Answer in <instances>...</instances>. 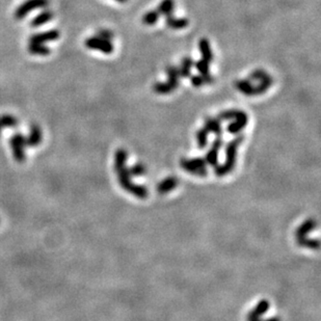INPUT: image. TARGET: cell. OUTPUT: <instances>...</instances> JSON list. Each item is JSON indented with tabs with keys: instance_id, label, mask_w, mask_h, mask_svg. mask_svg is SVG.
<instances>
[{
	"instance_id": "obj_15",
	"label": "cell",
	"mask_w": 321,
	"mask_h": 321,
	"mask_svg": "<svg viewBox=\"0 0 321 321\" xmlns=\"http://www.w3.org/2000/svg\"><path fill=\"white\" fill-rule=\"evenodd\" d=\"M165 23L167 27L173 28V30H183L188 25L190 21L185 18H175L173 15H168L166 16Z\"/></svg>"
},
{
	"instance_id": "obj_10",
	"label": "cell",
	"mask_w": 321,
	"mask_h": 321,
	"mask_svg": "<svg viewBox=\"0 0 321 321\" xmlns=\"http://www.w3.org/2000/svg\"><path fill=\"white\" fill-rule=\"evenodd\" d=\"M235 121L233 123H231V124L228 125V127H226V131L229 132V133H232V134H236V133H239V132L248 125V121H249V118H248V115L245 112H243L242 115L238 118H236L234 119Z\"/></svg>"
},
{
	"instance_id": "obj_35",
	"label": "cell",
	"mask_w": 321,
	"mask_h": 321,
	"mask_svg": "<svg viewBox=\"0 0 321 321\" xmlns=\"http://www.w3.org/2000/svg\"><path fill=\"white\" fill-rule=\"evenodd\" d=\"M116 1H118V2H121V3H124V2H126V1H127V0H116Z\"/></svg>"
},
{
	"instance_id": "obj_19",
	"label": "cell",
	"mask_w": 321,
	"mask_h": 321,
	"mask_svg": "<svg viewBox=\"0 0 321 321\" xmlns=\"http://www.w3.org/2000/svg\"><path fill=\"white\" fill-rule=\"evenodd\" d=\"M19 122L16 117L11 115H2L0 116V135L3 128H16Z\"/></svg>"
},
{
	"instance_id": "obj_4",
	"label": "cell",
	"mask_w": 321,
	"mask_h": 321,
	"mask_svg": "<svg viewBox=\"0 0 321 321\" xmlns=\"http://www.w3.org/2000/svg\"><path fill=\"white\" fill-rule=\"evenodd\" d=\"M49 0H26L25 2L19 5L15 11V18L17 20H22L31 12L37 8H46L49 5Z\"/></svg>"
},
{
	"instance_id": "obj_16",
	"label": "cell",
	"mask_w": 321,
	"mask_h": 321,
	"mask_svg": "<svg viewBox=\"0 0 321 321\" xmlns=\"http://www.w3.org/2000/svg\"><path fill=\"white\" fill-rule=\"evenodd\" d=\"M165 72L167 75V82L176 90L179 87V68L176 65H167L165 68Z\"/></svg>"
},
{
	"instance_id": "obj_8",
	"label": "cell",
	"mask_w": 321,
	"mask_h": 321,
	"mask_svg": "<svg viewBox=\"0 0 321 321\" xmlns=\"http://www.w3.org/2000/svg\"><path fill=\"white\" fill-rule=\"evenodd\" d=\"M224 144V140L221 136H217L216 139L213 141L211 149L208 151V153L206 154L204 158L206 163H208L212 166H217V161H219V151Z\"/></svg>"
},
{
	"instance_id": "obj_23",
	"label": "cell",
	"mask_w": 321,
	"mask_h": 321,
	"mask_svg": "<svg viewBox=\"0 0 321 321\" xmlns=\"http://www.w3.org/2000/svg\"><path fill=\"white\" fill-rule=\"evenodd\" d=\"M272 82H273V79L271 76H268L266 79L260 81L258 86L253 87V95L252 96H258V95H261V94H263V93H265L268 90V88L271 86Z\"/></svg>"
},
{
	"instance_id": "obj_6",
	"label": "cell",
	"mask_w": 321,
	"mask_h": 321,
	"mask_svg": "<svg viewBox=\"0 0 321 321\" xmlns=\"http://www.w3.org/2000/svg\"><path fill=\"white\" fill-rule=\"evenodd\" d=\"M84 45H86V47L89 49L98 50V51H101L105 54L112 53L113 49H115L110 41L100 39V37H98L97 35L88 37L86 42H84Z\"/></svg>"
},
{
	"instance_id": "obj_5",
	"label": "cell",
	"mask_w": 321,
	"mask_h": 321,
	"mask_svg": "<svg viewBox=\"0 0 321 321\" xmlns=\"http://www.w3.org/2000/svg\"><path fill=\"white\" fill-rule=\"evenodd\" d=\"M206 161L203 158H194V159H182L181 160V166L185 171L190 172L193 175L197 176H206L207 175V168H206Z\"/></svg>"
},
{
	"instance_id": "obj_18",
	"label": "cell",
	"mask_w": 321,
	"mask_h": 321,
	"mask_svg": "<svg viewBox=\"0 0 321 321\" xmlns=\"http://www.w3.org/2000/svg\"><path fill=\"white\" fill-rule=\"evenodd\" d=\"M192 84L195 88H200L202 86H205V84H211L214 82V77L211 76L210 74L207 75H193L191 78Z\"/></svg>"
},
{
	"instance_id": "obj_17",
	"label": "cell",
	"mask_w": 321,
	"mask_h": 321,
	"mask_svg": "<svg viewBox=\"0 0 321 321\" xmlns=\"http://www.w3.org/2000/svg\"><path fill=\"white\" fill-rule=\"evenodd\" d=\"M269 308V304L267 300H261L260 303L257 305V307L255 308L252 312L249 315V321L251 320H256L259 319L262 315L265 314L267 312V310Z\"/></svg>"
},
{
	"instance_id": "obj_3",
	"label": "cell",
	"mask_w": 321,
	"mask_h": 321,
	"mask_svg": "<svg viewBox=\"0 0 321 321\" xmlns=\"http://www.w3.org/2000/svg\"><path fill=\"white\" fill-rule=\"evenodd\" d=\"M9 146H11L13 156L16 161L24 162L26 159L25 150L27 148L26 137L21 133H16L9 139Z\"/></svg>"
},
{
	"instance_id": "obj_1",
	"label": "cell",
	"mask_w": 321,
	"mask_h": 321,
	"mask_svg": "<svg viewBox=\"0 0 321 321\" xmlns=\"http://www.w3.org/2000/svg\"><path fill=\"white\" fill-rule=\"evenodd\" d=\"M126 160H127V152L124 149H120L116 153V162L115 167L119 176V181L121 185L125 188L127 192H131L133 194L144 199L148 195V192L143 186H138L133 183H131L129 169L126 167Z\"/></svg>"
},
{
	"instance_id": "obj_26",
	"label": "cell",
	"mask_w": 321,
	"mask_h": 321,
	"mask_svg": "<svg viewBox=\"0 0 321 321\" xmlns=\"http://www.w3.org/2000/svg\"><path fill=\"white\" fill-rule=\"evenodd\" d=\"M244 111L242 110H237V109H229V110H225L219 113L217 116V119L220 121H228V120H234L236 118L240 117Z\"/></svg>"
},
{
	"instance_id": "obj_20",
	"label": "cell",
	"mask_w": 321,
	"mask_h": 321,
	"mask_svg": "<svg viewBox=\"0 0 321 321\" xmlns=\"http://www.w3.org/2000/svg\"><path fill=\"white\" fill-rule=\"evenodd\" d=\"M28 52L33 55H42L46 56L50 54V48L45 46L44 44H35V43H30L28 45Z\"/></svg>"
},
{
	"instance_id": "obj_34",
	"label": "cell",
	"mask_w": 321,
	"mask_h": 321,
	"mask_svg": "<svg viewBox=\"0 0 321 321\" xmlns=\"http://www.w3.org/2000/svg\"><path fill=\"white\" fill-rule=\"evenodd\" d=\"M252 321H262L260 319H256V320H252ZM263 321H280L278 318H270V319H266V320H263Z\"/></svg>"
},
{
	"instance_id": "obj_24",
	"label": "cell",
	"mask_w": 321,
	"mask_h": 321,
	"mask_svg": "<svg viewBox=\"0 0 321 321\" xmlns=\"http://www.w3.org/2000/svg\"><path fill=\"white\" fill-rule=\"evenodd\" d=\"M316 226V223L315 221H312V220H309L307 221L306 223H304L303 225H301L298 230H297V233H296V236H297V240H300V239H303L305 236L311 232V230H313L314 228Z\"/></svg>"
},
{
	"instance_id": "obj_22",
	"label": "cell",
	"mask_w": 321,
	"mask_h": 321,
	"mask_svg": "<svg viewBox=\"0 0 321 321\" xmlns=\"http://www.w3.org/2000/svg\"><path fill=\"white\" fill-rule=\"evenodd\" d=\"M174 8H175L174 0H162L158 5L157 12L159 13V15H163L166 17L168 15H173Z\"/></svg>"
},
{
	"instance_id": "obj_7",
	"label": "cell",
	"mask_w": 321,
	"mask_h": 321,
	"mask_svg": "<svg viewBox=\"0 0 321 321\" xmlns=\"http://www.w3.org/2000/svg\"><path fill=\"white\" fill-rule=\"evenodd\" d=\"M61 36V32L58 30H51L41 33H34L30 37V43L45 44L48 42L56 41Z\"/></svg>"
},
{
	"instance_id": "obj_28",
	"label": "cell",
	"mask_w": 321,
	"mask_h": 321,
	"mask_svg": "<svg viewBox=\"0 0 321 321\" xmlns=\"http://www.w3.org/2000/svg\"><path fill=\"white\" fill-rule=\"evenodd\" d=\"M159 13L157 11H150L148 13H146L143 16V19H141V21L145 25H154L159 19Z\"/></svg>"
},
{
	"instance_id": "obj_13",
	"label": "cell",
	"mask_w": 321,
	"mask_h": 321,
	"mask_svg": "<svg viewBox=\"0 0 321 321\" xmlns=\"http://www.w3.org/2000/svg\"><path fill=\"white\" fill-rule=\"evenodd\" d=\"M199 48L200 52L202 54V60L206 61L207 63H212L214 60V55L211 50V46L209 41L206 39V37H203V39L200 40L199 42Z\"/></svg>"
},
{
	"instance_id": "obj_33",
	"label": "cell",
	"mask_w": 321,
	"mask_h": 321,
	"mask_svg": "<svg viewBox=\"0 0 321 321\" xmlns=\"http://www.w3.org/2000/svg\"><path fill=\"white\" fill-rule=\"evenodd\" d=\"M129 173L130 175H133V176H140L145 173V166L143 164H135L134 166H132L129 169Z\"/></svg>"
},
{
	"instance_id": "obj_2",
	"label": "cell",
	"mask_w": 321,
	"mask_h": 321,
	"mask_svg": "<svg viewBox=\"0 0 321 321\" xmlns=\"http://www.w3.org/2000/svg\"><path fill=\"white\" fill-rule=\"evenodd\" d=\"M243 136L238 135L232 139L230 143L226 145L225 149V162L224 165L215 166L216 167V174L219 176H224L228 174L234 168L235 162H236V154H237V148L242 143Z\"/></svg>"
},
{
	"instance_id": "obj_12",
	"label": "cell",
	"mask_w": 321,
	"mask_h": 321,
	"mask_svg": "<svg viewBox=\"0 0 321 321\" xmlns=\"http://www.w3.org/2000/svg\"><path fill=\"white\" fill-rule=\"evenodd\" d=\"M53 13L50 11V9L48 8H46L44 9L43 12H41L39 15H36L32 20L31 22V26L33 27V28H36V27H40L44 24H46L47 22H49L51 21L52 19H53Z\"/></svg>"
},
{
	"instance_id": "obj_31",
	"label": "cell",
	"mask_w": 321,
	"mask_h": 321,
	"mask_svg": "<svg viewBox=\"0 0 321 321\" xmlns=\"http://www.w3.org/2000/svg\"><path fill=\"white\" fill-rule=\"evenodd\" d=\"M193 67L196 68V70L199 71L202 75H207V74H210V68H209V63H207L204 60L201 61H197L196 63H194Z\"/></svg>"
},
{
	"instance_id": "obj_9",
	"label": "cell",
	"mask_w": 321,
	"mask_h": 321,
	"mask_svg": "<svg viewBox=\"0 0 321 321\" xmlns=\"http://www.w3.org/2000/svg\"><path fill=\"white\" fill-rule=\"evenodd\" d=\"M26 137V145L30 148H34L41 145L42 140H43V132L40 126H37L35 124L31 126L30 129V134Z\"/></svg>"
},
{
	"instance_id": "obj_21",
	"label": "cell",
	"mask_w": 321,
	"mask_h": 321,
	"mask_svg": "<svg viewBox=\"0 0 321 321\" xmlns=\"http://www.w3.org/2000/svg\"><path fill=\"white\" fill-rule=\"evenodd\" d=\"M253 87L254 86L249 79H241L235 81V88L247 96L253 95Z\"/></svg>"
},
{
	"instance_id": "obj_25",
	"label": "cell",
	"mask_w": 321,
	"mask_h": 321,
	"mask_svg": "<svg viewBox=\"0 0 321 321\" xmlns=\"http://www.w3.org/2000/svg\"><path fill=\"white\" fill-rule=\"evenodd\" d=\"M178 182L175 178H167L164 181L159 184L158 186V192L160 193H166L168 192L173 191L174 188L177 186Z\"/></svg>"
},
{
	"instance_id": "obj_27",
	"label": "cell",
	"mask_w": 321,
	"mask_h": 321,
	"mask_svg": "<svg viewBox=\"0 0 321 321\" xmlns=\"http://www.w3.org/2000/svg\"><path fill=\"white\" fill-rule=\"evenodd\" d=\"M153 91L159 95H166L174 92V88L168 82H156L153 84Z\"/></svg>"
},
{
	"instance_id": "obj_29",
	"label": "cell",
	"mask_w": 321,
	"mask_h": 321,
	"mask_svg": "<svg viewBox=\"0 0 321 321\" xmlns=\"http://www.w3.org/2000/svg\"><path fill=\"white\" fill-rule=\"evenodd\" d=\"M196 139H197V145H199L200 149H204L207 144H208V131L205 128L200 129L196 132Z\"/></svg>"
},
{
	"instance_id": "obj_32",
	"label": "cell",
	"mask_w": 321,
	"mask_h": 321,
	"mask_svg": "<svg viewBox=\"0 0 321 321\" xmlns=\"http://www.w3.org/2000/svg\"><path fill=\"white\" fill-rule=\"evenodd\" d=\"M96 35L98 37H100V39H103V40H106V41H111L112 40V37L115 36V34H113V32L109 30H104V28H101V30L97 31V33Z\"/></svg>"
},
{
	"instance_id": "obj_11",
	"label": "cell",
	"mask_w": 321,
	"mask_h": 321,
	"mask_svg": "<svg viewBox=\"0 0 321 321\" xmlns=\"http://www.w3.org/2000/svg\"><path fill=\"white\" fill-rule=\"evenodd\" d=\"M204 128L211 133H214L216 136H222L223 135V128L221 125V121L219 119H213V118H206L204 122Z\"/></svg>"
},
{
	"instance_id": "obj_30",
	"label": "cell",
	"mask_w": 321,
	"mask_h": 321,
	"mask_svg": "<svg viewBox=\"0 0 321 321\" xmlns=\"http://www.w3.org/2000/svg\"><path fill=\"white\" fill-rule=\"evenodd\" d=\"M269 75L267 74L266 71H264L262 69H258V70H255L250 74V77L249 80L250 81H262L264 79H266Z\"/></svg>"
},
{
	"instance_id": "obj_14",
	"label": "cell",
	"mask_w": 321,
	"mask_h": 321,
	"mask_svg": "<svg viewBox=\"0 0 321 321\" xmlns=\"http://www.w3.org/2000/svg\"><path fill=\"white\" fill-rule=\"evenodd\" d=\"M194 62L191 56H184L181 61V65L179 68V76L181 78H187L191 76L192 68L193 67Z\"/></svg>"
}]
</instances>
